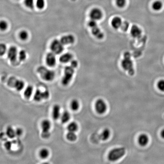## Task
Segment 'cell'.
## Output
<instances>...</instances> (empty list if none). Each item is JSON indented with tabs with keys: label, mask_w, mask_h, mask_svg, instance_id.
Here are the masks:
<instances>
[{
	"label": "cell",
	"mask_w": 164,
	"mask_h": 164,
	"mask_svg": "<svg viewBox=\"0 0 164 164\" xmlns=\"http://www.w3.org/2000/svg\"><path fill=\"white\" fill-rule=\"evenodd\" d=\"M126 148L121 147L112 150L108 155V159L111 162H115L119 160L126 154Z\"/></svg>",
	"instance_id": "3957f363"
},
{
	"label": "cell",
	"mask_w": 164,
	"mask_h": 164,
	"mask_svg": "<svg viewBox=\"0 0 164 164\" xmlns=\"http://www.w3.org/2000/svg\"><path fill=\"white\" fill-rule=\"evenodd\" d=\"M33 86L31 85H29L27 86L24 92V97L27 99H29L32 96L33 93Z\"/></svg>",
	"instance_id": "ffe728a7"
},
{
	"label": "cell",
	"mask_w": 164,
	"mask_h": 164,
	"mask_svg": "<svg viewBox=\"0 0 164 164\" xmlns=\"http://www.w3.org/2000/svg\"><path fill=\"white\" fill-rule=\"evenodd\" d=\"M90 15L91 20L97 21L101 19L103 17V13L99 8H94L90 11Z\"/></svg>",
	"instance_id": "7c38bea8"
},
{
	"label": "cell",
	"mask_w": 164,
	"mask_h": 164,
	"mask_svg": "<svg viewBox=\"0 0 164 164\" xmlns=\"http://www.w3.org/2000/svg\"><path fill=\"white\" fill-rule=\"evenodd\" d=\"M8 27V24L5 20H1L0 22V29L2 31H5Z\"/></svg>",
	"instance_id": "d6a6232c"
},
{
	"label": "cell",
	"mask_w": 164,
	"mask_h": 164,
	"mask_svg": "<svg viewBox=\"0 0 164 164\" xmlns=\"http://www.w3.org/2000/svg\"><path fill=\"white\" fill-rule=\"evenodd\" d=\"M4 147L7 150H10L11 149L12 147V143L10 141H7L4 143Z\"/></svg>",
	"instance_id": "f35d334b"
},
{
	"label": "cell",
	"mask_w": 164,
	"mask_h": 164,
	"mask_svg": "<svg viewBox=\"0 0 164 164\" xmlns=\"http://www.w3.org/2000/svg\"><path fill=\"white\" fill-rule=\"evenodd\" d=\"M24 4L26 7L30 9H33L34 7V0H24Z\"/></svg>",
	"instance_id": "1f68e13d"
},
{
	"label": "cell",
	"mask_w": 164,
	"mask_h": 164,
	"mask_svg": "<svg viewBox=\"0 0 164 164\" xmlns=\"http://www.w3.org/2000/svg\"><path fill=\"white\" fill-rule=\"evenodd\" d=\"M37 72L43 80L47 81H51L55 77V73L53 70L48 69L44 66H40L37 69Z\"/></svg>",
	"instance_id": "7a4b0ae2"
},
{
	"label": "cell",
	"mask_w": 164,
	"mask_h": 164,
	"mask_svg": "<svg viewBox=\"0 0 164 164\" xmlns=\"http://www.w3.org/2000/svg\"><path fill=\"white\" fill-rule=\"evenodd\" d=\"M161 136L162 138H163L164 139V129L163 130H162V132H161Z\"/></svg>",
	"instance_id": "b9f144b4"
},
{
	"label": "cell",
	"mask_w": 164,
	"mask_h": 164,
	"mask_svg": "<svg viewBox=\"0 0 164 164\" xmlns=\"http://www.w3.org/2000/svg\"><path fill=\"white\" fill-rule=\"evenodd\" d=\"M51 123L49 120L44 119L41 123L42 129L41 136L44 139L48 138L50 136V130L51 128Z\"/></svg>",
	"instance_id": "8992f818"
},
{
	"label": "cell",
	"mask_w": 164,
	"mask_h": 164,
	"mask_svg": "<svg viewBox=\"0 0 164 164\" xmlns=\"http://www.w3.org/2000/svg\"><path fill=\"white\" fill-rule=\"evenodd\" d=\"M110 136V131L109 129H105L100 135V138L102 141H106Z\"/></svg>",
	"instance_id": "cb8c5ba5"
},
{
	"label": "cell",
	"mask_w": 164,
	"mask_h": 164,
	"mask_svg": "<svg viewBox=\"0 0 164 164\" xmlns=\"http://www.w3.org/2000/svg\"><path fill=\"white\" fill-rule=\"evenodd\" d=\"M71 1H76V0H71Z\"/></svg>",
	"instance_id": "7bdbcfd3"
},
{
	"label": "cell",
	"mask_w": 164,
	"mask_h": 164,
	"mask_svg": "<svg viewBox=\"0 0 164 164\" xmlns=\"http://www.w3.org/2000/svg\"><path fill=\"white\" fill-rule=\"evenodd\" d=\"M126 4V0H116V4L118 8H123Z\"/></svg>",
	"instance_id": "e575fe53"
},
{
	"label": "cell",
	"mask_w": 164,
	"mask_h": 164,
	"mask_svg": "<svg viewBox=\"0 0 164 164\" xmlns=\"http://www.w3.org/2000/svg\"><path fill=\"white\" fill-rule=\"evenodd\" d=\"M88 26H89L91 29L93 28V27L97 26L98 25L97 21L93 20H90V21H89Z\"/></svg>",
	"instance_id": "74e56055"
},
{
	"label": "cell",
	"mask_w": 164,
	"mask_h": 164,
	"mask_svg": "<svg viewBox=\"0 0 164 164\" xmlns=\"http://www.w3.org/2000/svg\"><path fill=\"white\" fill-rule=\"evenodd\" d=\"M73 55L71 53H67L60 56L59 60L60 62L63 64L70 62L73 59Z\"/></svg>",
	"instance_id": "5bb4252c"
},
{
	"label": "cell",
	"mask_w": 164,
	"mask_h": 164,
	"mask_svg": "<svg viewBox=\"0 0 164 164\" xmlns=\"http://www.w3.org/2000/svg\"><path fill=\"white\" fill-rule=\"evenodd\" d=\"M16 135V136H20L22 135L23 133V130L21 128H18L15 129Z\"/></svg>",
	"instance_id": "60d3db41"
},
{
	"label": "cell",
	"mask_w": 164,
	"mask_h": 164,
	"mask_svg": "<svg viewBox=\"0 0 164 164\" xmlns=\"http://www.w3.org/2000/svg\"><path fill=\"white\" fill-rule=\"evenodd\" d=\"M67 130L68 132H75L78 130V125L76 122H72L68 125L67 127Z\"/></svg>",
	"instance_id": "603a6c76"
},
{
	"label": "cell",
	"mask_w": 164,
	"mask_h": 164,
	"mask_svg": "<svg viewBox=\"0 0 164 164\" xmlns=\"http://www.w3.org/2000/svg\"><path fill=\"white\" fill-rule=\"evenodd\" d=\"M92 33L93 35L99 39H101L104 37V34L101 31L98 26L92 28Z\"/></svg>",
	"instance_id": "ac0fdd59"
},
{
	"label": "cell",
	"mask_w": 164,
	"mask_h": 164,
	"mask_svg": "<svg viewBox=\"0 0 164 164\" xmlns=\"http://www.w3.org/2000/svg\"><path fill=\"white\" fill-rule=\"evenodd\" d=\"M74 73V69L71 66H67L65 68L64 75L62 79V83L63 86H67L72 80Z\"/></svg>",
	"instance_id": "277c9868"
},
{
	"label": "cell",
	"mask_w": 164,
	"mask_h": 164,
	"mask_svg": "<svg viewBox=\"0 0 164 164\" xmlns=\"http://www.w3.org/2000/svg\"><path fill=\"white\" fill-rule=\"evenodd\" d=\"M60 41L64 46L68 45L74 44L75 41V38L72 34H68L60 38Z\"/></svg>",
	"instance_id": "4fadbf2b"
},
{
	"label": "cell",
	"mask_w": 164,
	"mask_h": 164,
	"mask_svg": "<svg viewBox=\"0 0 164 164\" xmlns=\"http://www.w3.org/2000/svg\"><path fill=\"white\" fill-rule=\"evenodd\" d=\"M39 156L42 159H46L49 156L50 152L47 148H43L39 152Z\"/></svg>",
	"instance_id": "4316f807"
},
{
	"label": "cell",
	"mask_w": 164,
	"mask_h": 164,
	"mask_svg": "<svg viewBox=\"0 0 164 164\" xmlns=\"http://www.w3.org/2000/svg\"><path fill=\"white\" fill-rule=\"evenodd\" d=\"M8 52L6 45L3 43H1L0 45V54L1 56L4 55Z\"/></svg>",
	"instance_id": "836d02e7"
},
{
	"label": "cell",
	"mask_w": 164,
	"mask_h": 164,
	"mask_svg": "<svg viewBox=\"0 0 164 164\" xmlns=\"http://www.w3.org/2000/svg\"><path fill=\"white\" fill-rule=\"evenodd\" d=\"M80 106L78 101L76 99H73L70 103V108L73 111H76L78 110L80 108Z\"/></svg>",
	"instance_id": "d4e9b609"
},
{
	"label": "cell",
	"mask_w": 164,
	"mask_h": 164,
	"mask_svg": "<svg viewBox=\"0 0 164 164\" xmlns=\"http://www.w3.org/2000/svg\"><path fill=\"white\" fill-rule=\"evenodd\" d=\"M121 65L122 68L127 71L130 75L133 76L135 74V70L133 61L131 59L130 53L126 52L124 53V58L122 60Z\"/></svg>",
	"instance_id": "6da1fadb"
},
{
	"label": "cell",
	"mask_w": 164,
	"mask_h": 164,
	"mask_svg": "<svg viewBox=\"0 0 164 164\" xmlns=\"http://www.w3.org/2000/svg\"><path fill=\"white\" fill-rule=\"evenodd\" d=\"M6 135L8 138L10 139L14 138L16 136L15 129H14L11 126H8L7 128L6 131Z\"/></svg>",
	"instance_id": "7402d4cb"
},
{
	"label": "cell",
	"mask_w": 164,
	"mask_h": 164,
	"mask_svg": "<svg viewBox=\"0 0 164 164\" xmlns=\"http://www.w3.org/2000/svg\"><path fill=\"white\" fill-rule=\"evenodd\" d=\"M149 139L148 136L146 134L140 135L138 139L139 145L141 146H145L147 144Z\"/></svg>",
	"instance_id": "d6986e66"
},
{
	"label": "cell",
	"mask_w": 164,
	"mask_h": 164,
	"mask_svg": "<svg viewBox=\"0 0 164 164\" xmlns=\"http://www.w3.org/2000/svg\"><path fill=\"white\" fill-rule=\"evenodd\" d=\"M50 93L48 90H46L44 91H41L40 90H37L34 93V100L36 102H40L43 100H46L49 98Z\"/></svg>",
	"instance_id": "9c48e42d"
},
{
	"label": "cell",
	"mask_w": 164,
	"mask_h": 164,
	"mask_svg": "<svg viewBox=\"0 0 164 164\" xmlns=\"http://www.w3.org/2000/svg\"><path fill=\"white\" fill-rule=\"evenodd\" d=\"M36 5L39 9H43L45 7V0H37Z\"/></svg>",
	"instance_id": "4dcf8cb0"
},
{
	"label": "cell",
	"mask_w": 164,
	"mask_h": 164,
	"mask_svg": "<svg viewBox=\"0 0 164 164\" xmlns=\"http://www.w3.org/2000/svg\"><path fill=\"white\" fill-rule=\"evenodd\" d=\"M7 83L9 87L14 88L19 91L22 90L25 86V83L23 80L14 77H10L7 80Z\"/></svg>",
	"instance_id": "5b68a950"
},
{
	"label": "cell",
	"mask_w": 164,
	"mask_h": 164,
	"mask_svg": "<svg viewBox=\"0 0 164 164\" xmlns=\"http://www.w3.org/2000/svg\"><path fill=\"white\" fill-rule=\"evenodd\" d=\"M130 33L134 38H138L141 35L142 31L140 27L137 25H134L132 26L131 28Z\"/></svg>",
	"instance_id": "2e32d148"
},
{
	"label": "cell",
	"mask_w": 164,
	"mask_h": 164,
	"mask_svg": "<svg viewBox=\"0 0 164 164\" xmlns=\"http://www.w3.org/2000/svg\"><path fill=\"white\" fill-rule=\"evenodd\" d=\"M50 47L52 52L56 55L61 54L64 50V45L60 40L57 39H54L52 41Z\"/></svg>",
	"instance_id": "52a82bcc"
},
{
	"label": "cell",
	"mask_w": 164,
	"mask_h": 164,
	"mask_svg": "<svg viewBox=\"0 0 164 164\" xmlns=\"http://www.w3.org/2000/svg\"><path fill=\"white\" fill-rule=\"evenodd\" d=\"M19 36L20 39L22 41H26L28 39L29 37V34L26 30H22L20 32Z\"/></svg>",
	"instance_id": "83f0119b"
},
{
	"label": "cell",
	"mask_w": 164,
	"mask_h": 164,
	"mask_svg": "<svg viewBox=\"0 0 164 164\" xmlns=\"http://www.w3.org/2000/svg\"><path fill=\"white\" fill-rule=\"evenodd\" d=\"M122 20L120 17H116L112 19L111 24L112 27L115 29L120 28L122 24Z\"/></svg>",
	"instance_id": "e0dca14e"
},
{
	"label": "cell",
	"mask_w": 164,
	"mask_h": 164,
	"mask_svg": "<svg viewBox=\"0 0 164 164\" xmlns=\"http://www.w3.org/2000/svg\"><path fill=\"white\" fill-rule=\"evenodd\" d=\"M157 86L159 90L162 92H164V80H159L157 83Z\"/></svg>",
	"instance_id": "8d00e7d4"
},
{
	"label": "cell",
	"mask_w": 164,
	"mask_h": 164,
	"mask_svg": "<svg viewBox=\"0 0 164 164\" xmlns=\"http://www.w3.org/2000/svg\"><path fill=\"white\" fill-rule=\"evenodd\" d=\"M56 55L52 52L47 53L45 59V62L47 66L53 67L56 65L57 61Z\"/></svg>",
	"instance_id": "8fae6325"
},
{
	"label": "cell",
	"mask_w": 164,
	"mask_h": 164,
	"mask_svg": "<svg viewBox=\"0 0 164 164\" xmlns=\"http://www.w3.org/2000/svg\"><path fill=\"white\" fill-rule=\"evenodd\" d=\"M8 59L13 64L16 62L18 58V52L17 47L11 46L8 50Z\"/></svg>",
	"instance_id": "ba28073f"
},
{
	"label": "cell",
	"mask_w": 164,
	"mask_h": 164,
	"mask_svg": "<svg viewBox=\"0 0 164 164\" xmlns=\"http://www.w3.org/2000/svg\"><path fill=\"white\" fill-rule=\"evenodd\" d=\"M95 108L96 111L99 114H102L106 111L107 105L104 100L101 99H99L96 102Z\"/></svg>",
	"instance_id": "30bf717a"
},
{
	"label": "cell",
	"mask_w": 164,
	"mask_h": 164,
	"mask_svg": "<svg viewBox=\"0 0 164 164\" xmlns=\"http://www.w3.org/2000/svg\"><path fill=\"white\" fill-rule=\"evenodd\" d=\"M60 113V107L58 105H55L53 108L52 111V116L53 119L57 120L61 116Z\"/></svg>",
	"instance_id": "9a60e30c"
},
{
	"label": "cell",
	"mask_w": 164,
	"mask_h": 164,
	"mask_svg": "<svg viewBox=\"0 0 164 164\" xmlns=\"http://www.w3.org/2000/svg\"><path fill=\"white\" fill-rule=\"evenodd\" d=\"M66 138L71 142H74L77 140V136L75 132H68L66 134Z\"/></svg>",
	"instance_id": "484cf974"
},
{
	"label": "cell",
	"mask_w": 164,
	"mask_h": 164,
	"mask_svg": "<svg viewBox=\"0 0 164 164\" xmlns=\"http://www.w3.org/2000/svg\"><path fill=\"white\" fill-rule=\"evenodd\" d=\"M162 3L160 1H156L152 5V8L155 11H160L162 8Z\"/></svg>",
	"instance_id": "f1b7e54d"
},
{
	"label": "cell",
	"mask_w": 164,
	"mask_h": 164,
	"mask_svg": "<svg viewBox=\"0 0 164 164\" xmlns=\"http://www.w3.org/2000/svg\"><path fill=\"white\" fill-rule=\"evenodd\" d=\"M27 58V53L25 50H22L18 53V59L20 62L24 61Z\"/></svg>",
	"instance_id": "f546056e"
},
{
	"label": "cell",
	"mask_w": 164,
	"mask_h": 164,
	"mask_svg": "<svg viewBox=\"0 0 164 164\" xmlns=\"http://www.w3.org/2000/svg\"><path fill=\"white\" fill-rule=\"evenodd\" d=\"M129 24L128 21H124L122 23L121 27H120L121 29L123 32L127 31L129 29Z\"/></svg>",
	"instance_id": "d590c367"
},
{
	"label": "cell",
	"mask_w": 164,
	"mask_h": 164,
	"mask_svg": "<svg viewBox=\"0 0 164 164\" xmlns=\"http://www.w3.org/2000/svg\"><path fill=\"white\" fill-rule=\"evenodd\" d=\"M70 117H71V115L69 112L66 111L62 114L60 116V118H61L60 119L62 123H65L69 121Z\"/></svg>",
	"instance_id": "44dd1931"
},
{
	"label": "cell",
	"mask_w": 164,
	"mask_h": 164,
	"mask_svg": "<svg viewBox=\"0 0 164 164\" xmlns=\"http://www.w3.org/2000/svg\"><path fill=\"white\" fill-rule=\"evenodd\" d=\"M70 65L74 69L77 68L78 66V63L77 60L73 59L70 62Z\"/></svg>",
	"instance_id": "ab89813d"
}]
</instances>
